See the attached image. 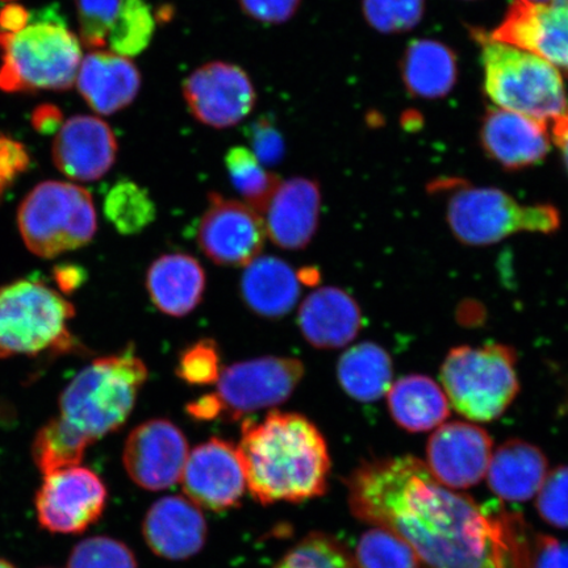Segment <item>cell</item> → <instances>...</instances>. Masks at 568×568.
Masks as SVG:
<instances>
[{"mask_svg": "<svg viewBox=\"0 0 568 568\" xmlns=\"http://www.w3.org/2000/svg\"><path fill=\"white\" fill-rule=\"evenodd\" d=\"M75 316L70 303L41 282L20 280L0 287V358L78 349L69 332Z\"/></svg>", "mask_w": 568, "mask_h": 568, "instance_id": "5", "label": "cell"}, {"mask_svg": "<svg viewBox=\"0 0 568 568\" xmlns=\"http://www.w3.org/2000/svg\"><path fill=\"white\" fill-rule=\"evenodd\" d=\"M493 438L478 425L454 422L439 425L426 446V466L452 489L479 485L493 457Z\"/></svg>", "mask_w": 568, "mask_h": 568, "instance_id": "17", "label": "cell"}, {"mask_svg": "<svg viewBox=\"0 0 568 568\" xmlns=\"http://www.w3.org/2000/svg\"><path fill=\"white\" fill-rule=\"evenodd\" d=\"M0 568H17V566L11 564L10 560L0 558Z\"/></svg>", "mask_w": 568, "mask_h": 568, "instance_id": "50", "label": "cell"}, {"mask_svg": "<svg viewBox=\"0 0 568 568\" xmlns=\"http://www.w3.org/2000/svg\"><path fill=\"white\" fill-rule=\"evenodd\" d=\"M75 84L92 111L110 116L126 109L138 98L141 74L128 57L94 51L82 59Z\"/></svg>", "mask_w": 568, "mask_h": 568, "instance_id": "22", "label": "cell"}, {"mask_svg": "<svg viewBox=\"0 0 568 568\" xmlns=\"http://www.w3.org/2000/svg\"><path fill=\"white\" fill-rule=\"evenodd\" d=\"M357 568H420L416 552L393 530L375 527L362 535L355 556Z\"/></svg>", "mask_w": 568, "mask_h": 568, "instance_id": "34", "label": "cell"}, {"mask_svg": "<svg viewBox=\"0 0 568 568\" xmlns=\"http://www.w3.org/2000/svg\"><path fill=\"white\" fill-rule=\"evenodd\" d=\"M274 568H357L349 551L335 537L311 532Z\"/></svg>", "mask_w": 568, "mask_h": 568, "instance_id": "36", "label": "cell"}, {"mask_svg": "<svg viewBox=\"0 0 568 568\" xmlns=\"http://www.w3.org/2000/svg\"><path fill=\"white\" fill-rule=\"evenodd\" d=\"M189 454L183 432L166 418H153L128 436L123 464L134 485L149 491H163L181 481Z\"/></svg>", "mask_w": 568, "mask_h": 568, "instance_id": "14", "label": "cell"}, {"mask_svg": "<svg viewBox=\"0 0 568 568\" xmlns=\"http://www.w3.org/2000/svg\"><path fill=\"white\" fill-rule=\"evenodd\" d=\"M266 236L265 220L251 205L210 194L196 240L213 264L246 267L260 257Z\"/></svg>", "mask_w": 568, "mask_h": 568, "instance_id": "12", "label": "cell"}, {"mask_svg": "<svg viewBox=\"0 0 568 568\" xmlns=\"http://www.w3.org/2000/svg\"><path fill=\"white\" fill-rule=\"evenodd\" d=\"M337 378L352 399L361 403L379 400L394 383L393 359L374 343L354 345L341 355Z\"/></svg>", "mask_w": 568, "mask_h": 568, "instance_id": "28", "label": "cell"}, {"mask_svg": "<svg viewBox=\"0 0 568 568\" xmlns=\"http://www.w3.org/2000/svg\"><path fill=\"white\" fill-rule=\"evenodd\" d=\"M146 288L162 314L183 317L201 304L205 273L197 260L183 253L165 254L148 270Z\"/></svg>", "mask_w": 568, "mask_h": 568, "instance_id": "24", "label": "cell"}, {"mask_svg": "<svg viewBox=\"0 0 568 568\" xmlns=\"http://www.w3.org/2000/svg\"><path fill=\"white\" fill-rule=\"evenodd\" d=\"M31 19V12L16 2L9 3L0 10V31L17 32Z\"/></svg>", "mask_w": 568, "mask_h": 568, "instance_id": "47", "label": "cell"}, {"mask_svg": "<svg viewBox=\"0 0 568 568\" xmlns=\"http://www.w3.org/2000/svg\"><path fill=\"white\" fill-rule=\"evenodd\" d=\"M0 90L63 91L75 83L81 40L55 12L31 19L17 32L0 31Z\"/></svg>", "mask_w": 568, "mask_h": 568, "instance_id": "4", "label": "cell"}, {"mask_svg": "<svg viewBox=\"0 0 568 568\" xmlns=\"http://www.w3.org/2000/svg\"><path fill=\"white\" fill-rule=\"evenodd\" d=\"M548 458L539 447L509 439L493 453L487 470L488 487L507 501H527L548 477Z\"/></svg>", "mask_w": 568, "mask_h": 568, "instance_id": "25", "label": "cell"}, {"mask_svg": "<svg viewBox=\"0 0 568 568\" xmlns=\"http://www.w3.org/2000/svg\"><path fill=\"white\" fill-rule=\"evenodd\" d=\"M444 186V184H443ZM446 202V220L462 244L487 246L520 232L550 234L560 226V213L551 204H521L499 189L475 187L459 182Z\"/></svg>", "mask_w": 568, "mask_h": 568, "instance_id": "8", "label": "cell"}, {"mask_svg": "<svg viewBox=\"0 0 568 568\" xmlns=\"http://www.w3.org/2000/svg\"><path fill=\"white\" fill-rule=\"evenodd\" d=\"M154 32L155 18L146 0H122L106 45L111 52L131 59L145 51Z\"/></svg>", "mask_w": 568, "mask_h": 568, "instance_id": "33", "label": "cell"}, {"mask_svg": "<svg viewBox=\"0 0 568 568\" xmlns=\"http://www.w3.org/2000/svg\"><path fill=\"white\" fill-rule=\"evenodd\" d=\"M548 124L507 110H489L481 126L486 153L507 170L537 165L550 152Z\"/></svg>", "mask_w": 568, "mask_h": 568, "instance_id": "20", "label": "cell"}, {"mask_svg": "<svg viewBox=\"0 0 568 568\" xmlns=\"http://www.w3.org/2000/svg\"><path fill=\"white\" fill-rule=\"evenodd\" d=\"M552 139L562 152L565 165L568 172V110L562 115L552 120Z\"/></svg>", "mask_w": 568, "mask_h": 568, "instance_id": "49", "label": "cell"}, {"mask_svg": "<svg viewBox=\"0 0 568 568\" xmlns=\"http://www.w3.org/2000/svg\"><path fill=\"white\" fill-rule=\"evenodd\" d=\"M62 124V112L55 105L42 104L33 111L32 125L41 134L57 133Z\"/></svg>", "mask_w": 568, "mask_h": 568, "instance_id": "45", "label": "cell"}, {"mask_svg": "<svg viewBox=\"0 0 568 568\" xmlns=\"http://www.w3.org/2000/svg\"><path fill=\"white\" fill-rule=\"evenodd\" d=\"M182 487L199 508L222 513L239 506L246 493V478L237 446L213 437L190 452Z\"/></svg>", "mask_w": 568, "mask_h": 568, "instance_id": "15", "label": "cell"}, {"mask_svg": "<svg viewBox=\"0 0 568 568\" xmlns=\"http://www.w3.org/2000/svg\"><path fill=\"white\" fill-rule=\"evenodd\" d=\"M142 535L155 556L184 560L204 548L207 523L202 509L187 497L165 496L149 508Z\"/></svg>", "mask_w": 568, "mask_h": 568, "instance_id": "19", "label": "cell"}, {"mask_svg": "<svg viewBox=\"0 0 568 568\" xmlns=\"http://www.w3.org/2000/svg\"><path fill=\"white\" fill-rule=\"evenodd\" d=\"M182 91L191 115L216 130L243 122L257 102V92L246 71L223 61L194 70L184 80Z\"/></svg>", "mask_w": 568, "mask_h": 568, "instance_id": "13", "label": "cell"}, {"mask_svg": "<svg viewBox=\"0 0 568 568\" xmlns=\"http://www.w3.org/2000/svg\"><path fill=\"white\" fill-rule=\"evenodd\" d=\"M362 312L354 297L337 287H322L305 300L297 325L307 343L317 349L349 345L362 329Z\"/></svg>", "mask_w": 568, "mask_h": 568, "instance_id": "23", "label": "cell"}, {"mask_svg": "<svg viewBox=\"0 0 568 568\" xmlns=\"http://www.w3.org/2000/svg\"><path fill=\"white\" fill-rule=\"evenodd\" d=\"M304 376L303 362L291 357H262L224 368L215 395L222 417L232 422L287 402Z\"/></svg>", "mask_w": 568, "mask_h": 568, "instance_id": "10", "label": "cell"}, {"mask_svg": "<svg viewBox=\"0 0 568 568\" xmlns=\"http://www.w3.org/2000/svg\"><path fill=\"white\" fill-rule=\"evenodd\" d=\"M301 284L287 262L260 255L245 267L241 295L255 315L281 318L290 314L300 301Z\"/></svg>", "mask_w": 568, "mask_h": 568, "instance_id": "26", "label": "cell"}, {"mask_svg": "<svg viewBox=\"0 0 568 568\" xmlns=\"http://www.w3.org/2000/svg\"><path fill=\"white\" fill-rule=\"evenodd\" d=\"M68 568H139V564L133 551L122 541L97 536L74 546Z\"/></svg>", "mask_w": 568, "mask_h": 568, "instance_id": "37", "label": "cell"}, {"mask_svg": "<svg viewBox=\"0 0 568 568\" xmlns=\"http://www.w3.org/2000/svg\"><path fill=\"white\" fill-rule=\"evenodd\" d=\"M2 2L13 3V2H16V0H2Z\"/></svg>", "mask_w": 568, "mask_h": 568, "instance_id": "52", "label": "cell"}, {"mask_svg": "<svg viewBox=\"0 0 568 568\" xmlns=\"http://www.w3.org/2000/svg\"><path fill=\"white\" fill-rule=\"evenodd\" d=\"M31 166V155L20 141L0 133V201Z\"/></svg>", "mask_w": 568, "mask_h": 568, "instance_id": "42", "label": "cell"}, {"mask_svg": "<svg viewBox=\"0 0 568 568\" xmlns=\"http://www.w3.org/2000/svg\"><path fill=\"white\" fill-rule=\"evenodd\" d=\"M252 152L262 163L274 165L278 163L284 154V142L281 133L262 119L252 128L251 134Z\"/></svg>", "mask_w": 568, "mask_h": 568, "instance_id": "44", "label": "cell"}, {"mask_svg": "<svg viewBox=\"0 0 568 568\" xmlns=\"http://www.w3.org/2000/svg\"><path fill=\"white\" fill-rule=\"evenodd\" d=\"M97 211L88 190L77 184L47 181L20 204L18 226L28 251L41 258L88 245L95 236Z\"/></svg>", "mask_w": 568, "mask_h": 568, "instance_id": "9", "label": "cell"}, {"mask_svg": "<svg viewBox=\"0 0 568 568\" xmlns=\"http://www.w3.org/2000/svg\"><path fill=\"white\" fill-rule=\"evenodd\" d=\"M109 491L99 475L80 465L44 475L34 496L42 529L53 535H81L99 521Z\"/></svg>", "mask_w": 568, "mask_h": 568, "instance_id": "11", "label": "cell"}, {"mask_svg": "<svg viewBox=\"0 0 568 568\" xmlns=\"http://www.w3.org/2000/svg\"><path fill=\"white\" fill-rule=\"evenodd\" d=\"M0 414H2V408H0Z\"/></svg>", "mask_w": 568, "mask_h": 568, "instance_id": "53", "label": "cell"}, {"mask_svg": "<svg viewBox=\"0 0 568 568\" xmlns=\"http://www.w3.org/2000/svg\"><path fill=\"white\" fill-rule=\"evenodd\" d=\"M225 168L233 187L245 203L264 215L270 201L282 183L281 178L268 172L252 149L233 146L225 155Z\"/></svg>", "mask_w": 568, "mask_h": 568, "instance_id": "31", "label": "cell"}, {"mask_svg": "<svg viewBox=\"0 0 568 568\" xmlns=\"http://www.w3.org/2000/svg\"><path fill=\"white\" fill-rule=\"evenodd\" d=\"M387 400L390 417L410 433L437 429L450 415L444 388L426 375L403 376L390 386Z\"/></svg>", "mask_w": 568, "mask_h": 568, "instance_id": "27", "label": "cell"}, {"mask_svg": "<svg viewBox=\"0 0 568 568\" xmlns=\"http://www.w3.org/2000/svg\"><path fill=\"white\" fill-rule=\"evenodd\" d=\"M104 215L120 234L131 236L146 230L158 211L145 189L124 180L113 184L106 193Z\"/></svg>", "mask_w": 568, "mask_h": 568, "instance_id": "32", "label": "cell"}, {"mask_svg": "<svg viewBox=\"0 0 568 568\" xmlns=\"http://www.w3.org/2000/svg\"><path fill=\"white\" fill-rule=\"evenodd\" d=\"M516 361L513 347L501 344L454 347L442 367L450 406L467 420L499 418L520 390Z\"/></svg>", "mask_w": 568, "mask_h": 568, "instance_id": "7", "label": "cell"}, {"mask_svg": "<svg viewBox=\"0 0 568 568\" xmlns=\"http://www.w3.org/2000/svg\"><path fill=\"white\" fill-rule=\"evenodd\" d=\"M322 193L308 178H291L280 184L265 211L266 234L287 251L308 246L318 226Z\"/></svg>", "mask_w": 568, "mask_h": 568, "instance_id": "21", "label": "cell"}, {"mask_svg": "<svg viewBox=\"0 0 568 568\" xmlns=\"http://www.w3.org/2000/svg\"><path fill=\"white\" fill-rule=\"evenodd\" d=\"M53 276L62 293L71 294L82 286L87 273L77 265H59L54 267Z\"/></svg>", "mask_w": 568, "mask_h": 568, "instance_id": "46", "label": "cell"}, {"mask_svg": "<svg viewBox=\"0 0 568 568\" xmlns=\"http://www.w3.org/2000/svg\"><path fill=\"white\" fill-rule=\"evenodd\" d=\"M237 450L247 489L264 506L315 499L328 489V444L300 414L275 410L261 423L244 422Z\"/></svg>", "mask_w": 568, "mask_h": 568, "instance_id": "2", "label": "cell"}, {"mask_svg": "<svg viewBox=\"0 0 568 568\" xmlns=\"http://www.w3.org/2000/svg\"><path fill=\"white\" fill-rule=\"evenodd\" d=\"M148 367L133 346L98 358L75 376L60 396V417L92 445L130 418Z\"/></svg>", "mask_w": 568, "mask_h": 568, "instance_id": "3", "label": "cell"}, {"mask_svg": "<svg viewBox=\"0 0 568 568\" xmlns=\"http://www.w3.org/2000/svg\"><path fill=\"white\" fill-rule=\"evenodd\" d=\"M536 508L554 528L568 529V466L554 468L539 488Z\"/></svg>", "mask_w": 568, "mask_h": 568, "instance_id": "41", "label": "cell"}, {"mask_svg": "<svg viewBox=\"0 0 568 568\" xmlns=\"http://www.w3.org/2000/svg\"><path fill=\"white\" fill-rule=\"evenodd\" d=\"M424 0H364V13L381 32H404L420 21Z\"/></svg>", "mask_w": 568, "mask_h": 568, "instance_id": "39", "label": "cell"}, {"mask_svg": "<svg viewBox=\"0 0 568 568\" xmlns=\"http://www.w3.org/2000/svg\"><path fill=\"white\" fill-rule=\"evenodd\" d=\"M186 410L191 417L201 422H212L222 417V409L213 394L204 395L201 399L190 403Z\"/></svg>", "mask_w": 568, "mask_h": 568, "instance_id": "48", "label": "cell"}, {"mask_svg": "<svg viewBox=\"0 0 568 568\" xmlns=\"http://www.w3.org/2000/svg\"><path fill=\"white\" fill-rule=\"evenodd\" d=\"M513 544L515 568H568V542L531 530L517 515Z\"/></svg>", "mask_w": 568, "mask_h": 568, "instance_id": "35", "label": "cell"}, {"mask_svg": "<svg viewBox=\"0 0 568 568\" xmlns=\"http://www.w3.org/2000/svg\"><path fill=\"white\" fill-rule=\"evenodd\" d=\"M478 41L487 95L501 110L546 124L568 110L562 75L550 62L485 33Z\"/></svg>", "mask_w": 568, "mask_h": 568, "instance_id": "6", "label": "cell"}, {"mask_svg": "<svg viewBox=\"0 0 568 568\" xmlns=\"http://www.w3.org/2000/svg\"><path fill=\"white\" fill-rule=\"evenodd\" d=\"M531 2L546 3V2H550V0H531Z\"/></svg>", "mask_w": 568, "mask_h": 568, "instance_id": "51", "label": "cell"}, {"mask_svg": "<svg viewBox=\"0 0 568 568\" xmlns=\"http://www.w3.org/2000/svg\"><path fill=\"white\" fill-rule=\"evenodd\" d=\"M403 80L414 95L439 98L449 92L457 78V61L449 48L437 41H412L404 54Z\"/></svg>", "mask_w": 568, "mask_h": 568, "instance_id": "29", "label": "cell"}, {"mask_svg": "<svg viewBox=\"0 0 568 568\" xmlns=\"http://www.w3.org/2000/svg\"><path fill=\"white\" fill-rule=\"evenodd\" d=\"M489 39L541 57L568 70V0H515Z\"/></svg>", "mask_w": 568, "mask_h": 568, "instance_id": "16", "label": "cell"}, {"mask_svg": "<svg viewBox=\"0 0 568 568\" xmlns=\"http://www.w3.org/2000/svg\"><path fill=\"white\" fill-rule=\"evenodd\" d=\"M118 139L101 118H70L55 133L53 162L69 180L95 182L110 172L118 158Z\"/></svg>", "mask_w": 568, "mask_h": 568, "instance_id": "18", "label": "cell"}, {"mask_svg": "<svg viewBox=\"0 0 568 568\" xmlns=\"http://www.w3.org/2000/svg\"><path fill=\"white\" fill-rule=\"evenodd\" d=\"M246 17L267 26L287 23L300 10L302 0H237Z\"/></svg>", "mask_w": 568, "mask_h": 568, "instance_id": "43", "label": "cell"}, {"mask_svg": "<svg viewBox=\"0 0 568 568\" xmlns=\"http://www.w3.org/2000/svg\"><path fill=\"white\" fill-rule=\"evenodd\" d=\"M346 487L354 517L406 539L424 568L513 564L507 510L481 507L444 486L416 457L366 462Z\"/></svg>", "mask_w": 568, "mask_h": 568, "instance_id": "1", "label": "cell"}, {"mask_svg": "<svg viewBox=\"0 0 568 568\" xmlns=\"http://www.w3.org/2000/svg\"><path fill=\"white\" fill-rule=\"evenodd\" d=\"M122 0H75L78 27L82 44L94 51L106 45V39Z\"/></svg>", "mask_w": 568, "mask_h": 568, "instance_id": "40", "label": "cell"}, {"mask_svg": "<svg viewBox=\"0 0 568 568\" xmlns=\"http://www.w3.org/2000/svg\"><path fill=\"white\" fill-rule=\"evenodd\" d=\"M222 358L215 341L204 338L183 351L178 361V378L193 386L216 385L222 375Z\"/></svg>", "mask_w": 568, "mask_h": 568, "instance_id": "38", "label": "cell"}, {"mask_svg": "<svg viewBox=\"0 0 568 568\" xmlns=\"http://www.w3.org/2000/svg\"><path fill=\"white\" fill-rule=\"evenodd\" d=\"M91 444L60 416L42 425L32 442V459L42 475L81 464Z\"/></svg>", "mask_w": 568, "mask_h": 568, "instance_id": "30", "label": "cell"}]
</instances>
